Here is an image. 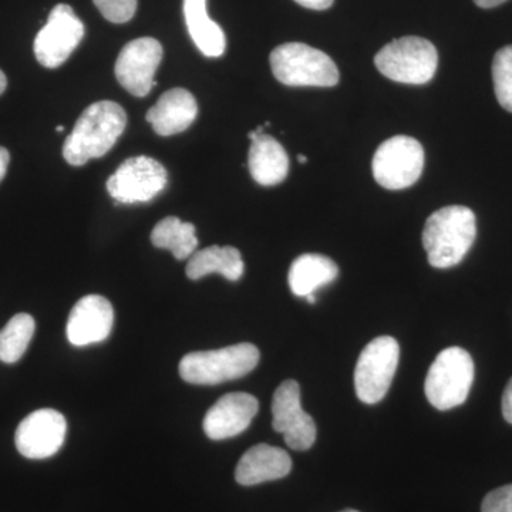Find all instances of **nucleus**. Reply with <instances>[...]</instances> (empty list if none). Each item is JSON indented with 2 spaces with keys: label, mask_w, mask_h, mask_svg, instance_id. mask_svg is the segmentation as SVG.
Masks as SVG:
<instances>
[{
  "label": "nucleus",
  "mask_w": 512,
  "mask_h": 512,
  "mask_svg": "<svg viewBox=\"0 0 512 512\" xmlns=\"http://www.w3.org/2000/svg\"><path fill=\"white\" fill-rule=\"evenodd\" d=\"M258 410V400L251 394H225L205 414L202 427L211 440L231 439L251 426Z\"/></svg>",
  "instance_id": "2eb2a0df"
},
{
  "label": "nucleus",
  "mask_w": 512,
  "mask_h": 512,
  "mask_svg": "<svg viewBox=\"0 0 512 512\" xmlns=\"http://www.w3.org/2000/svg\"><path fill=\"white\" fill-rule=\"evenodd\" d=\"M9 163H10L9 151L6 150L5 147H0V183H2L3 178H5L6 173H8Z\"/></svg>",
  "instance_id": "c85d7f7f"
},
{
  "label": "nucleus",
  "mask_w": 512,
  "mask_h": 512,
  "mask_svg": "<svg viewBox=\"0 0 512 512\" xmlns=\"http://www.w3.org/2000/svg\"><path fill=\"white\" fill-rule=\"evenodd\" d=\"M57 131H59V133H62V131L64 130V127L63 126H59L56 128Z\"/></svg>",
  "instance_id": "72a5a7b5"
},
{
  "label": "nucleus",
  "mask_w": 512,
  "mask_h": 512,
  "mask_svg": "<svg viewBox=\"0 0 512 512\" xmlns=\"http://www.w3.org/2000/svg\"><path fill=\"white\" fill-rule=\"evenodd\" d=\"M167 184L163 164L147 156L131 157L107 180V191L119 204H138L154 200Z\"/></svg>",
  "instance_id": "1a4fd4ad"
},
{
  "label": "nucleus",
  "mask_w": 512,
  "mask_h": 512,
  "mask_svg": "<svg viewBox=\"0 0 512 512\" xmlns=\"http://www.w3.org/2000/svg\"><path fill=\"white\" fill-rule=\"evenodd\" d=\"M306 301H308L309 303H316V296H315V293H312V295H308L306 296Z\"/></svg>",
  "instance_id": "473e14b6"
},
{
  "label": "nucleus",
  "mask_w": 512,
  "mask_h": 512,
  "mask_svg": "<svg viewBox=\"0 0 512 512\" xmlns=\"http://www.w3.org/2000/svg\"><path fill=\"white\" fill-rule=\"evenodd\" d=\"M184 18L192 42L202 55L221 57L227 49L224 30L208 16L207 0H184Z\"/></svg>",
  "instance_id": "aec40b11"
},
{
  "label": "nucleus",
  "mask_w": 512,
  "mask_h": 512,
  "mask_svg": "<svg viewBox=\"0 0 512 512\" xmlns=\"http://www.w3.org/2000/svg\"><path fill=\"white\" fill-rule=\"evenodd\" d=\"M504 2H507V0H474L478 8L483 9L497 8V6L503 5Z\"/></svg>",
  "instance_id": "c756f323"
},
{
  "label": "nucleus",
  "mask_w": 512,
  "mask_h": 512,
  "mask_svg": "<svg viewBox=\"0 0 512 512\" xmlns=\"http://www.w3.org/2000/svg\"><path fill=\"white\" fill-rule=\"evenodd\" d=\"M259 349L251 343H238L228 348L192 352L180 362V375L185 382L212 386L239 379L258 365Z\"/></svg>",
  "instance_id": "20e7f679"
},
{
  "label": "nucleus",
  "mask_w": 512,
  "mask_h": 512,
  "mask_svg": "<svg viewBox=\"0 0 512 512\" xmlns=\"http://www.w3.org/2000/svg\"><path fill=\"white\" fill-rule=\"evenodd\" d=\"M67 421L53 409H40L22 420L16 430V448L23 457L43 460L55 456L66 439Z\"/></svg>",
  "instance_id": "ddd939ff"
},
{
  "label": "nucleus",
  "mask_w": 512,
  "mask_h": 512,
  "mask_svg": "<svg viewBox=\"0 0 512 512\" xmlns=\"http://www.w3.org/2000/svg\"><path fill=\"white\" fill-rule=\"evenodd\" d=\"M339 275V268L328 256L305 254L298 256L289 269V288L293 295L306 298L316 289L332 284Z\"/></svg>",
  "instance_id": "6ab92c4d"
},
{
  "label": "nucleus",
  "mask_w": 512,
  "mask_h": 512,
  "mask_svg": "<svg viewBox=\"0 0 512 512\" xmlns=\"http://www.w3.org/2000/svg\"><path fill=\"white\" fill-rule=\"evenodd\" d=\"M477 237L474 212L463 205H450L434 212L426 221L423 245L429 264L447 269L463 261Z\"/></svg>",
  "instance_id": "f03ea898"
},
{
  "label": "nucleus",
  "mask_w": 512,
  "mask_h": 512,
  "mask_svg": "<svg viewBox=\"0 0 512 512\" xmlns=\"http://www.w3.org/2000/svg\"><path fill=\"white\" fill-rule=\"evenodd\" d=\"M35 328V319L28 313L13 316L0 330V362L12 365L22 359L35 335Z\"/></svg>",
  "instance_id": "5701e85b"
},
{
  "label": "nucleus",
  "mask_w": 512,
  "mask_h": 512,
  "mask_svg": "<svg viewBox=\"0 0 512 512\" xmlns=\"http://www.w3.org/2000/svg\"><path fill=\"white\" fill-rule=\"evenodd\" d=\"M373 177L390 191L416 184L423 174L424 150L416 138L394 136L377 148L373 157Z\"/></svg>",
  "instance_id": "0eeeda50"
},
{
  "label": "nucleus",
  "mask_w": 512,
  "mask_h": 512,
  "mask_svg": "<svg viewBox=\"0 0 512 512\" xmlns=\"http://www.w3.org/2000/svg\"><path fill=\"white\" fill-rule=\"evenodd\" d=\"M377 70L393 82L426 84L439 66V53L429 40L406 36L393 40L375 56Z\"/></svg>",
  "instance_id": "39448f33"
},
{
  "label": "nucleus",
  "mask_w": 512,
  "mask_h": 512,
  "mask_svg": "<svg viewBox=\"0 0 512 512\" xmlns=\"http://www.w3.org/2000/svg\"><path fill=\"white\" fill-rule=\"evenodd\" d=\"M298 5L306 9L326 10L333 5V0H295Z\"/></svg>",
  "instance_id": "cd10ccee"
},
{
  "label": "nucleus",
  "mask_w": 512,
  "mask_h": 512,
  "mask_svg": "<svg viewBox=\"0 0 512 512\" xmlns=\"http://www.w3.org/2000/svg\"><path fill=\"white\" fill-rule=\"evenodd\" d=\"M278 82L291 87H333L339 83L336 63L322 50L305 43H285L271 53Z\"/></svg>",
  "instance_id": "7ed1b4c3"
},
{
  "label": "nucleus",
  "mask_w": 512,
  "mask_h": 512,
  "mask_svg": "<svg viewBox=\"0 0 512 512\" xmlns=\"http://www.w3.org/2000/svg\"><path fill=\"white\" fill-rule=\"evenodd\" d=\"M114 309L104 296L87 295L74 305L67 320L66 335L73 346H89L109 338Z\"/></svg>",
  "instance_id": "4468645a"
},
{
  "label": "nucleus",
  "mask_w": 512,
  "mask_h": 512,
  "mask_svg": "<svg viewBox=\"0 0 512 512\" xmlns=\"http://www.w3.org/2000/svg\"><path fill=\"white\" fill-rule=\"evenodd\" d=\"M198 104L188 90H168L156 106L147 111L146 119L158 136L170 137L183 133L197 119Z\"/></svg>",
  "instance_id": "dca6fc26"
},
{
  "label": "nucleus",
  "mask_w": 512,
  "mask_h": 512,
  "mask_svg": "<svg viewBox=\"0 0 512 512\" xmlns=\"http://www.w3.org/2000/svg\"><path fill=\"white\" fill-rule=\"evenodd\" d=\"M161 59V43L153 37H140L131 40L121 49L114 72L128 93L136 97H146L157 84L154 77Z\"/></svg>",
  "instance_id": "9b49d317"
},
{
  "label": "nucleus",
  "mask_w": 512,
  "mask_h": 512,
  "mask_svg": "<svg viewBox=\"0 0 512 512\" xmlns=\"http://www.w3.org/2000/svg\"><path fill=\"white\" fill-rule=\"evenodd\" d=\"M473 382V357L467 350L448 348L430 366L424 392L431 406L444 412L466 402Z\"/></svg>",
  "instance_id": "423d86ee"
},
{
  "label": "nucleus",
  "mask_w": 512,
  "mask_h": 512,
  "mask_svg": "<svg viewBox=\"0 0 512 512\" xmlns=\"http://www.w3.org/2000/svg\"><path fill=\"white\" fill-rule=\"evenodd\" d=\"M101 15L109 22L127 23L136 15L137 0H93Z\"/></svg>",
  "instance_id": "393cba45"
},
{
  "label": "nucleus",
  "mask_w": 512,
  "mask_h": 512,
  "mask_svg": "<svg viewBox=\"0 0 512 512\" xmlns=\"http://www.w3.org/2000/svg\"><path fill=\"white\" fill-rule=\"evenodd\" d=\"M298 163L299 164H306V163H308V157L303 156V154H299V156H298Z\"/></svg>",
  "instance_id": "2f4dec72"
},
{
  "label": "nucleus",
  "mask_w": 512,
  "mask_h": 512,
  "mask_svg": "<svg viewBox=\"0 0 512 512\" xmlns=\"http://www.w3.org/2000/svg\"><path fill=\"white\" fill-rule=\"evenodd\" d=\"M400 360L399 342L392 336L373 339L360 353L355 369L357 397L366 404L379 403L384 399Z\"/></svg>",
  "instance_id": "6e6552de"
},
{
  "label": "nucleus",
  "mask_w": 512,
  "mask_h": 512,
  "mask_svg": "<svg viewBox=\"0 0 512 512\" xmlns=\"http://www.w3.org/2000/svg\"><path fill=\"white\" fill-rule=\"evenodd\" d=\"M154 247L168 249L178 261L190 258L198 247L195 227L177 217H167L158 222L151 232Z\"/></svg>",
  "instance_id": "4be33fe9"
},
{
  "label": "nucleus",
  "mask_w": 512,
  "mask_h": 512,
  "mask_svg": "<svg viewBox=\"0 0 512 512\" xmlns=\"http://www.w3.org/2000/svg\"><path fill=\"white\" fill-rule=\"evenodd\" d=\"M291 470L292 460L285 450L269 444H256L239 460L235 480L249 487L284 478Z\"/></svg>",
  "instance_id": "f3484780"
},
{
  "label": "nucleus",
  "mask_w": 512,
  "mask_h": 512,
  "mask_svg": "<svg viewBox=\"0 0 512 512\" xmlns=\"http://www.w3.org/2000/svg\"><path fill=\"white\" fill-rule=\"evenodd\" d=\"M241 252L234 247H208L194 252L188 261L187 272L191 281H198L211 274H220L228 281L237 282L244 275Z\"/></svg>",
  "instance_id": "412c9836"
},
{
  "label": "nucleus",
  "mask_w": 512,
  "mask_h": 512,
  "mask_svg": "<svg viewBox=\"0 0 512 512\" xmlns=\"http://www.w3.org/2000/svg\"><path fill=\"white\" fill-rule=\"evenodd\" d=\"M272 426L284 434L285 443L292 450L306 451L315 444L316 424L308 413L303 412L301 387L295 380H285L276 389L272 400Z\"/></svg>",
  "instance_id": "f8f14e48"
},
{
  "label": "nucleus",
  "mask_w": 512,
  "mask_h": 512,
  "mask_svg": "<svg viewBox=\"0 0 512 512\" xmlns=\"http://www.w3.org/2000/svg\"><path fill=\"white\" fill-rule=\"evenodd\" d=\"M493 82L498 103L512 113V46H505L495 53Z\"/></svg>",
  "instance_id": "b1692460"
},
{
  "label": "nucleus",
  "mask_w": 512,
  "mask_h": 512,
  "mask_svg": "<svg viewBox=\"0 0 512 512\" xmlns=\"http://www.w3.org/2000/svg\"><path fill=\"white\" fill-rule=\"evenodd\" d=\"M8 86V79H6L5 73L0 70V94H3Z\"/></svg>",
  "instance_id": "7c9ffc66"
},
{
  "label": "nucleus",
  "mask_w": 512,
  "mask_h": 512,
  "mask_svg": "<svg viewBox=\"0 0 512 512\" xmlns=\"http://www.w3.org/2000/svg\"><path fill=\"white\" fill-rule=\"evenodd\" d=\"M127 126V114L114 101H96L83 111L70 136L64 141L63 157L80 167L93 158L106 156Z\"/></svg>",
  "instance_id": "f257e3e1"
},
{
  "label": "nucleus",
  "mask_w": 512,
  "mask_h": 512,
  "mask_svg": "<svg viewBox=\"0 0 512 512\" xmlns=\"http://www.w3.org/2000/svg\"><path fill=\"white\" fill-rule=\"evenodd\" d=\"M481 512H512V484L488 493L481 505Z\"/></svg>",
  "instance_id": "a878e982"
},
{
  "label": "nucleus",
  "mask_w": 512,
  "mask_h": 512,
  "mask_svg": "<svg viewBox=\"0 0 512 512\" xmlns=\"http://www.w3.org/2000/svg\"><path fill=\"white\" fill-rule=\"evenodd\" d=\"M251 143L248 167L252 178L264 187L281 184L289 171V158L285 148L268 134H261Z\"/></svg>",
  "instance_id": "a211bd4d"
},
{
  "label": "nucleus",
  "mask_w": 512,
  "mask_h": 512,
  "mask_svg": "<svg viewBox=\"0 0 512 512\" xmlns=\"http://www.w3.org/2000/svg\"><path fill=\"white\" fill-rule=\"evenodd\" d=\"M83 36L82 20L77 18L72 6L60 3L53 8L46 25L37 33L33 45L37 62L47 69L62 66L80 45Z\"/></svg>",
  "instance_id": "9d476101"
},
{
  "label": "nucleus",
  "mask_w": 512,
  "mask_h": 512,
  "mask_svg": "<svg viewBox=\"0 0 512 512\" xmlns=\"http://www.w3.org/2000/svg\"><path fill=\"white\" fill-rule=\"evenodd\" d=\"M503 416L508 423L512 424V377L503 394Z\"/></svg>",
  "instance_id": "bb28decb"
},
{
  "label": "nucleus",
  "mask_w": 512,
  "mask_h": 512,
  "mask_svg": "<svg viewBox=\"0 0 512 512\" xmlns=\"http://www.w3.org/2000/svg\"><path fill=\"white\" fill-rule=\"evenodd\" d=\"M340 512H359V511H356V510H345V511H340Z\"/></svg>",
  "instance_id": "f704fd0d"
}]
</instances>
